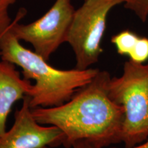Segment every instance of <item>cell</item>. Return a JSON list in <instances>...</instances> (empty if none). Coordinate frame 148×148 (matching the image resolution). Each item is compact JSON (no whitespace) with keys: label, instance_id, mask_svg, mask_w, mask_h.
<instances>
[{"label":"cell","instance_id":"cell-1","mask_svg":"<svg viewBox=\"0 0 148 148\" xmlns=\"http://www.w3.org/2000/svg\"><path fill=\"white\" fill-rule=\"evenodd\" d=\"M110 77L109 72L99 70L91 82L63 104L32 109L34 119L41 125L60 129L66 148L79 140H88L99 148L121 143L124 110L108 95Z\"/></svg>","mask_w":148,"mask_h":148},{"label":"cell","instance_id":"cell-2","mask_svg":"<svg viewBox=\"0 0 148 148\" xmlns=\"http://www.w3.org/2000/svg\"><path fill=\"white\" fill-rule=\"evenodd\" d=\"M0 58L21 67L25 79L34 80L27 95L32 109L63 104L91 82L99 71L92 68L62 70L53 67L35 51L24 47L10 27L0 37Z\"/></svg>","mask_w":148,"mask_h":148},{"label":"cell","instance_id":"cell-3","mask_svg":"<svg viewBox=\"0 0 148 148\" xmlns=\"http://www.w3.org/2000/svg\"><path fill=\"white\" fill-rule=\"evenodd\" d=\"M108 95L123 107L124 121L121 143L130 148L148 138V62L136 63L129 60L123 64L120 76L111 77Z\"/></svg>","mask_w":148,"mask_h":148},{"label":"cell","instance_id":"cell-4","mask_svg":"<svg viewBox=\"0 0 148 148\" xmlns=\"http://www.w3.org/2000/svg\"><path fill=\"white\" fill-rule=\"evenodd\" d=\"M125 0H84L75 10L66 38L75 54V67L87 69L99 61L110 10Z\"/></svg>","mask_w":148,"mask_h":148},{"label":"cell","instance_id":"cell-5","mask_svg":"<svg viewBox=\"0 0 148 148\" xmlns=\"http://www.w3.org/2000/svg\"><path fill=\"white\" fill-rule=\"evenodd\" d=\"M25 12V10H19L10 30L19 40L30 43L35 52L48 61L61 44L66 42L75 12L73 5L71 0H56L36 21L26 25L18 23Z\"/></svg>","mask_w":148,"mask_h":148},{"label":"cell","instance_id":"cell-6","mask_svg":"<svg viewBox=\"0 0 148 148\" xmlns=\"http://www.w3.org/2000/svg\"><path fill=\"white\" fill-rule=\"evenodd\" d=\"M64 135L53 125L44 126L34 119L25 95L21 108L14 113L13 125L0 136V148L56 147L62 145Z\"/></svg>","mask_w":148,"mask_h":148},{"label":"cell","instance_id":"cell-7","mask_svg":"<svg viewBox=\"0 0 148 148\" xmlns=\"http://www.w3.org/2000/svg\"><path fill=\"white\" fill-rule=\"evenodd\" d=\"M16 66L0 60V136L7 131V119L12 106L23 99L32 86L29 79L21 77Z\"/></svg>","mask_w":148,"mask_h":148},{"label":"cell","instance_id":"cell-8","mask_svg":"<svg viewBox=\"0 0 148 148\" xmlns=\"http://www.w3.org/2000/svg\"><path fill=\"white\" fill-rule=\"evenodd\" d=\"M139 37L132 31L125 29L112 36L111 42L114 45L119 55L129 56L134 50Z\"/></svg>","mask_w":148,"mask_h":148},{"label":"cell","instance_id":"cell-9","mask_svg":"<svg viewBox=\"0 0 148 148\" xmlns=\"http://www.w3.org/2000/svg\"><path fill=\"white\" fill-rule=\"evenodd\" d=\"M128 57L130 60L136 63L148 62V38L139 37L134 50Z\"/></svg>","mask_w":148,"mask_h":148},{"label":"cell","instance_id":"cell-10","mask_svg":"<svg viewBox=\"0 0 148 148\" xmlns=\"http://www.w3.org/2000/svg\"><path fill=\"white\" fill-rule=\"evenodd\" d=\"M124 8L134 12L142 22L148 18V0H125Z\"/></svg>","mask_w":148,"mask_h":148},{"label":"cell","instance_id":"cell-11","mask_svg":"<svg viewBox=\"0 0 148 148\" xmlns=\"http://www.w3.org/2000/svg\"><path fill=\"white\" fill-rule=\"evenodd\" d=\"M16 0H0V36L10 27L12 21L9 16L8 9Z\"/></svg>","mask_w":148,"mask_h":148},{"label":"cell","instance_id":"cell-12","mask_svg":"<svg viewBox=\"0 0 148 148\" xmlns=\"http://www.w3.org/2000/svg\"><path fill=\"white\" fill-rule=\"evenodd\" d=\"M71 148H99L88 140H79L72 145Z\"/></svg>","mask_w":148,"mask_h":148},{"label":"cell","instance_id":"cell-13","mask_svg":"<svg viewBox=\"0 0 148 148\" xmlns=\"http://www.w3.org/2000/svg\"><path fill=\"white\" fill-rule=\"evenodd\" d=\"M111 148H116V147H111ZM130 148H148V138L145 140V141L142 142L138 145L134 146V147Z\"/></svg>","mask_w":148,"mask_h":148},{"label":"cell","instance_id":"cell-14","mask_svg":"<svg viewBox=\"0 0 148 148\" xmlns=\"http://www.w3.org/2000/svg\"><path fill=\"white\" fill-rule=\"evenodd\" d=\"M42 148H53V147H48V146H46V147H44Z\"/></svg>","mask_w":148,"mask_h":148},{"label":"cell","instance_id":"cell-15","mask_svg":"<svg viewBox=\"0 0 148 148\" xmlns=\"http://www.w3.org/2000/svg\"><path fill=\"white\" fill-rule=\"evenodd\" d=\"M1 35H2V34H1ZM1 36H0V37H1Z\"/></svg>","mask_w":148,"mask_h":148}]
</instances>
